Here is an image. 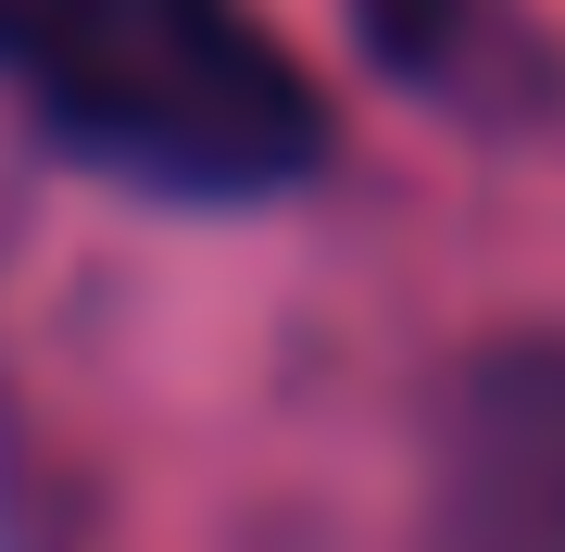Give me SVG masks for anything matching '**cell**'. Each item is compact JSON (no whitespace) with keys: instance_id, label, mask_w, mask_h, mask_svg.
<instances>
[{"instance_id":"1","label":"cell","mask_w":565,"mask_h":552,"mask_svg":"<svg viewBox=\"0 0 565 552\" xmlns=\"http://www.w3.org/2000/svg\"><path fill=\"white\" fill-rule=\"evenodd\" d=\"M0 51L88 164L163 202H264L327 151L315 88L239 0H13Z\"/></svg>"},{"instance_id":"2","label":"cell","mask_w":565,"mask_h":552,"mask_svg":"<svg viewBox=\"0 0 565 552\" xmlns=\"http://www.w3.org/2000/svg\"><path fill=\"white\" fill-rule=\"evenodd\" d=\"M0 13H13V0H0Z\"/></svg>"}]
</instances>
